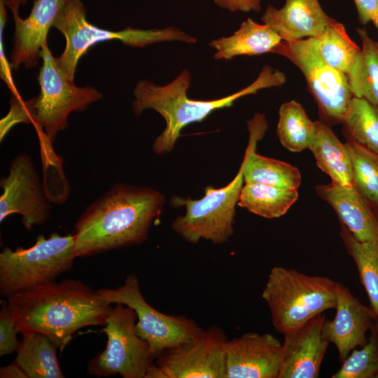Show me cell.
Instances as JSON below:
<instances>
[{
  "label": "cell",
  "instance_id": "f1b7e54d",
  "mask_svg": "<svg viewBox=\"0 0 378 378\" xmlns=\"http://www.w3.org/2000/svg\"><path fill=\"white\" fill-rule=\"evenodd\" d=\"M317 40L324 60L347 75L361 48L350 38L344 24L335 20L326 27Z\"/></svg>",
  "mask_w": 378,
  "mask_h": 378
},
{
  "label": "cell",
  "instance_id": "1f68e13d",
  "mask_svg": "<svg viewBox=\"0 0 378 378\" xmlns=\"http://www.w3.org/2000/svg\"><path fill=\"white\" fill-rule=\"evenodd\" d=\"M36 97L24 101L20 95H13L10 101V110L0 121V140L17 123H34V104Z\"/></svg>",
  "mask_w": 378,
  "mask_h": 378
},
{
  "label": "cell",
  "instance_id": "4fadbf2b",
  "mask_svg": "<svg viewBox=\"0 0 378 378\" xmlns=\"http://www.w3.org/2000/svg\"><path fill=\"white\" fill-rule=\"evenodd\" d=\"M0 222L13 214L22 216L27 230L42 225L50 217L52 206L30 155L20 153L10 164L8 175L0 180Z\"/></svg>",
  "mask_w": 378,
  "mask_h": 378
},
{
  "label": "cell",
  "instance_id": "83f0119b",
  "mask_svg": "<svg viewBox=\"0 0 378 378\" xmlns=\"http://www.w3.org/2000/svg\"><path fill=\"white\" fill-rule=\"evenodd\" d=\"M342 123L351 141L378 154V108L353 97Z\"/></svg>",
  "mask_w": 378,
  "mask_h": 378
},
{
  "label": "cell",
  "instance_id": "cb8c5ba5",
  "mask_svg": "<svg viewBox=\"0 0 378 378\" xmlns=\"http://www.w3.org/2000/svg\"><path fill=\"white\" fill-rule=\"evenodd\" d=\"M360 51L347 74L354 97L364 98L378 108V41L365 28H358Z\"/></svg>",
  "mask_w": 378,
  "mask_h": 378
},
{
  "label": "cell",
  "instance_id": "4316f807",
  "mask_svg": "<svg viewBox=\"0 0 378 378\" xmlns=\"http://www.w3.org/2000/svg\"><path fill=\"white\" fill-rule=\"evenodd\" d=\"M314 129L315 121L299 102L291 100L280 106L276 133L281 145L288 150L299 153L308 148Z\"/></svg>",
  "mask_w": 378,
  "mask_h": 378
},
{
  "label": "cell",
  "instance_id": "484cf974",
  "mask_svg": "<svg viewBox=\"0 0 378 378\" xmlns=\"http://www.w3.org/2000/svg\"><path fill=\"white\" fill-rule=\"evenodd\" d=\"M340 235L356 265L360 281L368 294L370 307L378 325V244L358 240L342 224Z\"/></svg>",
  "mask_w": 378,
  "mask_h": 378
},
{
  "label": "cell",
  "instance_id": "9c48e42d",
  "mask_svg": "<svg viewBox=\"0 0 378 378\" xmlns=\"http://www.w3.org/2000/svg\"><path fill=\"white\" fill-rule=\"evenodd\" d=\"M274 53L286 57L303 74L327 123H342L354 97L348 76L324 60L319 51L317 38L283 41Z\"/></svg>",
  "mask_w": 378,
  "mask_h": 378
},
{
  "label": "cell",
  "instance_id": "ffe728a7",
  "mask_svg": "<svg viewBox=\"0 0 378 378\" xmlns=\"http://www.w3.org/2000/svg\"><path fill=\"white\" fill-rule=\"evenodd\" d=\"M316 190L356 239L378 244V218L354 185L331 182L318 186Z\"/></svg>",
  "mask_w": 378,
  "mask_h": 378
},
{
  "label": "cell",
  "instance_id": "ba28073f",
  "mask_svg": "<svg viewBox=\"0 0 378 378\" xmlns=\"http://www.w3.org/2000/svg\"><path fill=\"white\" fill-rule=\"evenodd\" d=\"M136 319L135 311L128 306L115 304L112 307L102 330L107 336L106 346L89 362L87 369L90 374L146 378L155 356L148 343L136 334Z\"/></svg>",
  "mask_w": 378,
  "mask_h": 378
},
{
  "label": "cell",
  "instance_id": "d6a6232c",
  "mask_svg": "<svg viewBox=\"0 0 378 378\" xmlns=\"http://www.w3.org/2000/svg\"><path fill=\"white\" fill-rule=\"evenodd\" d=\"M0 311V356L17 351L20 342L17 338L19 332L7 301H1Z\"/></svg>",
  "mask_w": 378,
  "mask_h": 378
},
{
  "label": "cell",
  "instance_id": "7402d4cb",
  "mask_svg": "<svg viewBox=\"0 0 378 378\" xmlns=\"http://www.w3.org/2000/svg\"><path fill=\"white\" fill-rule=\"evenodd\" d=\"M308 149L313 153L318 167L332 182L353 185L352 164L346 144L342 143L326 122L315 121V129Z\"/></svg>",
  "mask_w": 378,
  "mask_h": 378
},
{
  "label": "cell",
  "instance_id": "8fae6325",
  "mask_svg": "<svg viewBox=\"0 0 378 378\" xmlns=\"http://www.w3.org/2000/svg\"><path fill=\"white\" fill-rule=\"evenodd\" d=\"M97 293L108 302L122 304L133 309L137 317L136 334L146 340L156 357L163 351L189 341L202 328L183 315H168L150 306L144 298L137 276L127 275L122 286L103 288Z\"/></svg>",
  "mask_w": 378,
  "mask_h": 378
},
{
  "label": "cell",
  "instance_id": "74e56055",
  "mask_svg": "<svg viewBox=\"0 0 378 378\" xmlns=\"http://www.w3.org/2000/svg\"><path fill=\"white\" fill-rule=\"evenodd\" d=\"M19 5H25L28 0H14Z\"/></svg>",
  "mask_w": 378,
  "mask_h": 378
},
{
  "label": "cell",
  "instance_id": "52a82bcc",
  "mask_svg": "<svg viewBox=\"0 0 378 378\" xmlns=\"http://www.w3.org/2000/svg\"><path fill=\"white\" fill-rule=\"evenodd\" d=\"M244 164L235 177L225 187L214 188L207 186L204 195L200 200L174 196L172 206H186L184 216L176 218L172 224L173 230L186 241L196 244L200 239L221 244L234 233L235 206L243 187Z\"/></svg>",
  "mask_w": 378,
  "mask_h": 378
},
{
  "label": "cell",
  "instance_id": "d590c367",
  "mask_svg": "<svg viewBox=\"0 0 378 378\" xmlns=\"http://www.w3.org/2000/svg\"><path fill=\"white\" fill-rule=\"evenodd\" d=\"M214 2L219 7L231 12H259L261 8V0H214Z\"/></svg>",
  "mask_w": 378,
  "mask_h": 378
},
{
  "label": "cell",
  "instance_id": "6da1fadb",
  "mask_svg": "<svg viewBox=\"0 0 378 378\" xmlns=\"http://www.w3.org/2000/svg\"><path fill=\"white\" fill-rule=\"evenodd\" d=\"M165 201L163 194L151 188L114 184L77 220L74 234L76 258L144 242Z\"/></svg>",
  "mask_w": 378,
  "mask_h": 378
},
{
  "label": "cell",
  "instance_id": "30bf717a",
  "mask_svg": "<svg viewBox=\"0 0 378 378\" xmlns=\"http://www.w3.org/2000/svg\"><path fill=\"white\" fill-rule=\"evenodd\" d=\"M42 66L38 81L40 94L34 104V123L51 143L57 134L68 125L72 111H83L103 94L93 87H78L56 63L48 43L41 51Z\"/></svg>",
  "mask_w": 378,
  "mask_h": 378
},
{
  "label": "cell",
  "instance_id": "4dcf8cb0",
  "mask_svg": "<svg viewBox=\"0 0 378 378\" xmlns=\"http://www.w3.org/2000/svg\"><path fill=\"white\" fill-rule=\"evenodd\" d=\"M365 344L353 349L331 378H378V325L374 322Z\"/></svg>",
  "mask_w": 378,
  "mask_h": 378
},
{
  "label": "cell",
  "instance_id": "9a60e30c",
  "mask_svg": "<svg viewBox=\"0 0 378 378\" xmlns=\"http://www.w3.org/2000/svg\"><path fill=\"white\" fill-rule=\"evenodd\" d=\"M66 0H35L29 16L22 19L19 5L14 0H6L15 23L10 65L18 70L21 64L32 68L38 64L42 47L48 43L49 29Z\"/></svg>",
  "mask_w": 378,
  "mask_h": 378
},
{
  "label": "cell",
  "instance_id": "44dd1931",
  "mask_svg": "<svg viewBox=\"0 0 378 378\" xmlns=\"http://www.w3.org/2000/svg\"><path fill=\"white\" fill-rule=\"evenodd\" d=\"M282 41L273 28L248 18L232 35L212 40L209 46L216 50L215 59L227 60L236 56L274 53Z\"/></svg>",
  "mask_w": 378,
  "mask_h": 378
},
{
  "label": "cell",
  "instance_id": "e575fe53",
  "mask_svg": "<svg viewBox=\"0 0 378 378\" xmlns=\"http://www.w3.org/2000/svg\"><path fill=\"white\" fill-rule=\"evenodd\" d=\"M358 20L363 25L372 22L378 31V0H354Z\"/></svg>",
  "mask_w": 378,
  "mask_h": 378
},
{
  "label": "cell",
  "instance_id": "836d02e7",
  "mask_svg": "<svg viewBox=\"0 0 378 378\" xmlns=\"http://www.w3.org/2000/svg\"><path fill=\"white\" fill-rule=\"evenodd\" d=\"M6 0H0V76L6 84L13 95H20L15 85L12 74L11 65L6 59L4 46V30L7 20Z\"/></svg>",
  "mask_w": 378,
  "mask_h": 378
},
{
  "label": "cell",
  "instance_id": "603a6c76",
  "mask_svg": "<svg viewBox=\"0 0 378 378\" xmlns=\"http://www.w3.org/2000/svg\"><path fill=\"white\" fill-rule=\"evenodd\" d=\"M57 344L38 332L22 334L15 362L28 378H63L57 357Z\"/></svg>",
  "mask_w": 378,
  "mask_h": 378
},
{
  "label": "cell",
  "instance_id": "ac0fdd59",
  "mask_svg": "<svg viewBox=\"0 0 378 378\" xmlns=\"http://www.w3.org/2000/svg\"><path fill=\"white\" fill-rule=\"evenodd\" d=\"M284 41L317 38L335 20L323 10L318 0H285L281 8L269 5L261 16Z\"/></svg>",
  "mask_w": 378,
  "mask_h": 378
},
{
  "label": "cell",
  "instance_id": "2e32d148",
  "mask_svg": "<svg viewBox=\"0 0 378 378\" xmlns=\"http://www.w3.org/2000/svg\"><path fill=\"white\" fill-rule=\"evenodd\" d=\"M335 309L333 319L324 321L322 337L337 347L340 360L342 362L353 349L366 344V332L375 320L371 308L363 304L340 282L337 283Z\"/></svg>",
  "mask_w": 378,
  "mask_h": 378
},
{
  "label": "cell",
  "instance_id": "3957f363",
  "mask_svg": "<svg viewBox=\"0 0 378 378\" xmlns=\"http://www.w3.org/2000/svg\"><path fill=\"white\" fill-rule=\"evenodd\" d=\"M286 81L284 73L265 65L251 84L238 92L219 99L197 100L187 95L191 76L186 69L165 85H157L148 80H139L134 90L135 99L132 109L139 115L143 111L150 108L163 117L165 128L153 145L155 153L163 154L173 150L181 130L187 125L202 121L217 109L232 106L244 96L255 94L261 89L280 87Z\"/></svg>",
  "mask_w": 378,
  "mask_h": 378
},
{
  "label": "cell",
  "instance_id": "d4e9b609",
  "mask_svg": "<svg viewBox=\"0 0 378 378\" xmlns=\"http://www.w3.org/2000/svg\"><path fill=\"white\" fill-rule=\"evenodd\" d=\"M298 198V190L245 183L237 204L251 213L271 219L284 215Z\"/></svg>",
  "mask_w": 378,
  "mask_h": 378
},
{
  "label": "cell",
  "instance_id": "e0dca14e",
  "mask_svg": "<svg viewBox=\"0 0 378 378\" xmlns=\"http://www.w3.org/2000/svg\"><path fill=\"white\" fill-rule=\"evenodd\" d=\"M322 313L299 329L285 334L278 378H317L329 343L322 337Z\"/></svg>",
  "mask_w": 378,
  "mask_h": 378
},
{
  "label": "cell",
  "instance_id": "8d00e7d4",
  "mask_svg": "<svg viewBox=\"0 0 378 378\" xmlns=\"http://www.w3.org/2000/svg\"><path fill=\"white\" fill-rule=\"evenodd\" d=\"M1 378H28L26 373L20 366L14 361L13 363L1 368Z\"/></svg>",
  "mask_w": 378,
  "mask_h": 378
},
{
  "label": "cell",
  "instance_id": "f546056e",
  "mask_svg": "<svg viewBox=\"0 0 378 378\" xmlns=\"http://www.w3.org/2000/svg\"><path fill=\"white\" fill-rule=\"evenodd\" d=\"M346 144L351 160L353 185L378 209V154L351 140Z\"/></svg>",
  "mask_w": 378,
  "mask_h": 378
},
{
  "label": "cell",
  "instance_id": "8992f818",
  "mask_svg": "<svg viewBox=\"0 0 378 378\" xmlns=\"http://www.w3.org/2000/svg\"><path fill=\"white\" fill-rule=\"evenodd\" d=\"M76 258L74 234H39L29 248L12 250L6 246L0 253V295L8 297L55 281L69 271Z\"/></svg>",
  "mask_w": 378,
  "mask_h": 378
},
{
  "label": "cell",
  "instance_id": "7c38bea8",
  "mask_svg": "<svg viewBox=\"0 0 378 378\" xmlns=\"http://www.w3.org/2000/svg\"><path fill=\"white\" fill-rule=\"evenodd\" d=\"M227 341L217 326L202 329L189 341L160 353L146 378H225Z\"/></svg>",
  "mask_w": 378,
  "mask_h": 378
},
{
  "label": "cell",
  "instance_id": "d6986e66",
  "mask_svg": "<svg viewBox=\"0 0 378 378\" xmlns=\"http://www.w3.org/2000/svg\"><path fill=\"white\" fill-rule=\"evenodd\" d=\"M247 123L249 140L242 161L244 182L298 190L301 175L297 167L255 152L258 141L262 139L268 128L265 115L256 113Z\"/></svg>",
  "mask_w": 378,
  "mask_h": 378
},
{
  "label": "cell",
  "instance_id": "7a4b0ae2",
  "mask_svg": "<svg viewBox=\"0 0 378 378\" xmlns=\"http://www.w3.org/2000/svg\"><path fill=\"white\" fill-rule=\"evenodd\" d=\"M7 304L19 332L45 334L61 351L79 329L105 326L113 307L97 290L70 279L11 295Z\"/></svg>",
  "mask_w": 378,
  "mask_h": 378
},
{
  "label": "cell",
  "instance_id": "277c9868",
  "mask_svg": "<svg viewBox=\"0 0 378 378\" xmlns=\"http://www.w3.org/2000/svg\"><path fill=\"white\" fill-rule=\"evenodd\" d=\"M337 281L293 269L274 267L262 293L274 328L293 332L326 310L335 309Z\"/></svg>",
  "mask_w": 378,
  "mask_h": 378
},
{
  "label": "cell",
  "instance_id": "5b68a950",
  "mask_svg": "<svg viewBox=\"0 0 378 378\" xmlns=\"http://www.w3.org/2000/svg\"><path fill=\"white\" fill-rule=\"evenodd\" d=\"M52 27L59 31L66 39L63 52L55 57L56 63L71 80H74L79 59L97 43L118 40L127 46L142 48L164 41L197 42L195 37L174 27L161 29L127 27L117 31L101 29L87 20L86 9L81 0H66Z\"/></svg>",
  "mask_w": 378,
  "mask_h": 378
},
{
  "label": "cell",
  "instance_id": "5bb4252c",
  "mask_svg": "<svg viewBox=\"0 0 378 378\" xmlns=\"http://www.w3.org/2000/svg\"><path fill=\"white\" fill-rule=\"evenodd\" d=\"M282 342L270 333L246 332L227 340L225 378H278Z\"/></svg>",
  "mask_w": 378,
  "mask_h": 378
}]
</instances>
